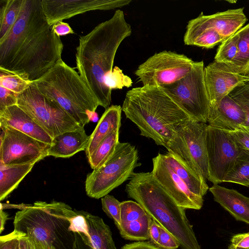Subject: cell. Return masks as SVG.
Instances as JSON below:
<instances>
[{
    "mask_svg": "<svg viewBox=\"0 0 249 249\" xmlns=\"http://www.w3.org/2000/svg\"><path fill=\"white\" fill-rule=\"evenodd\" d=\"M63 47L46 20L41 0H23L17 21L0 40V68L32 82L62 59Z\"/></svg>",
    "mask_w": 249,
    "mask_h": 249,
    "instance_id": "1",
    "label": "cell"
},
{
    "mask_svg": "<svg viewBox=\"0 0 249 249\" xmlns=\"http://www.w3.org/2000/svg\"><path fill=\"white\" fill-rule=\"evenodd\" d=\"M132 28L123 11L116 10L112 17L81 36L76 47V69L99 106L107 108L111 91L104 83L112 71L115 56L123 41L131 36Z\"/></svg>",
    "mask_w": 249,
    "mask_h": 249,
    "instance_id": "2",
    "label": "cell"
},
{
    "mask_svg": "<svg viewBox=\"0 0 249 249\" xmlns=\"http://www.w3.org/2000/svg\"><path fill=\"white\" fill-rule=\"evenodd\" d=\"M140 135L165 147L191 120L159 86H142L128 90L122 107Z\"/></svg>",
    "mask_w": 249,
    "mask_h": 249,
    "instance_id": "3",
    "label": "cell"
},
{
    "mask_svg": "<svg viewBox=\"0 0 249 249\" xmlns=\"http://www.w3.org/2000/svg\"><path fill=\"white\" fill-rule=\"evenodd\" d=\"M125 191L128 197L140 204L152 219L176 239L182 249H201L185 209L178 205L151 172L135 173Z\"/></svg>",
    "mask_w": 249,
    "mask_h": 249,
    "instance_id": "4",
    "label": "cell"
},
{
    "mask_svg": "<svg viewBox=\"0 0 249 249\" xmlns=\"http://www.w3.org/2000/svg\"><path fill=\"white\" fill-rule=\"evenodd\" d=\"M31 83L41 94L58 104L82 127L89 123L99 106L80 74L62 59Z\"/></svg>",
    "mask_w": 249,
    "mask_h": 249,
    "instance_id": "5",
    "label": "cell"
},
{
    "mask_svg": "<svg viewBox=\"0 0 249 249\" xmlns=\"http://www.w3.org/2000/svg\"><path fill=\"white\" fill-rule=\"evenodd\" d=\"M75 213L64 202L37 201L16 213L14 230L32 232L47 249H73L74 237L69 227Z\"/></svg>",
    "mask_w": 249,
    "mask_h": 249,
    "instance_id": "6",
    "label": "cell"
},
{
    "mask_svg": "<svg viewBox=\"0 0 249 249\" xmlns=\"http://www.w3.org/2000/svg\"><path fill=\"white\" fill-rule=\"evenodd\" d=\"M138 160V151L135 146L128 142H120L107 162L88 174L85 183L87 195L95 199L108 195L131 178L134 169L141 165Z\"/></svg>",
    "mask_w": 249,
    "mask_h": 249,
    "instance_id": "7",
    "label": "cell"
},
{
    "mask_svg": "<svg viewBox=\"0 0 249 249\" xmlns=\"http://www.w3.org/2000/svg\"><path fill=\"white\" fill-rule=\"evenodd\" d=\"M17 105L53 139L81 127L58 104L41 94L31 83L18 94Z\"/></svg>",
    "mask_w": 249,
    "mask_h": 249,
    "instance_id": "8",
    "label": "cell"
},
{
    "mask_svg": "<svg viewBox=\"0 0 249 249\" xmlns=\"http://www.w3.org/2000/svg\"><path fill=\"white\" fill-rule=\"evenodd\" d=\"M203 61H195L192 71L179 80L160 86L191 120L207 123L210 102L204 77Z\"/></svg>",
    "mask_w": 249,
    "mask_h": 249,
    "instance_id": "9",
    "label": "cell"
},
{
    "mask_svg": "<svg viewBox=\"0 0 249 249\" xmlns=\"http://www.w3.org/2000/svg\"><path fill=\"white\" fill-rule=\"evenodd\" d=\"M206 123L190 120L165 147L205 179L208 177Z\"/></svg>",
    "mask_w": 249,
    "mask_h": 249,
    "instance_id": "10",
    "label": "cell"
},
{
    "mask_svg": "<svg viewBox=\"0 0 249 249\" xmlns=\"http://www.w3.org/2000/svg\"><path fill=\"white\" fill-rule=\"evenodd\" d=\"M195 61L172 51L156 53L140 65L135 74L142 86H162L174 83L193 69Z\"/></svg>",
    "mask_w": 249,
    "mask_h": 249,
    "instance_id": "11",
    "label": "cell"
},
{
    "mask_svg": "<svg viewBox=\"0 0 249 249\" xmlns=\"http://www.w3.org/2000/svg\"><path fill=\"white\" fill-rule=\"evenodd\" d=\"M0 164L37 162L48 156L51 145L8 126H0Z\"/></svg>",
    "mask_w": 249,
    "mask_h": 249,
    "instance_id": "12",
    "label": "cell"
},
{
    "mask_svg": "<svg viewBox=\"0 0 249 249\" xmlns=\"http://www.w3.org/2000/svg\"><path fill=\"white\" fill-rule=\"evenodd\" d=\"M206 144L208 160V180L213 185L223 180L233 161L240 153V148L231 133L208 125Z\"/></svg>",
    "mask_w": 249,
    "mask_h": 249,
    "instance_id": "13",
    "label": "cell"
},
{
    "mask_svg": "<svg viewBox=\"0 0 249 249\" xmlns=\"http://www.w3.org/2000/svg\"><path fill=\"white\" fill-rule=\"evenodd\" d=\"M132 0H41L48 24L52 27L59 21L94 10H108L126 6Z\"/></svg>",
    "mask_w": 249,
    "mask_h": 249,
    "instance_id": "14",
    "label": "cell"
},
{
    "mask_svg": "<svg viewBox=\"0 0 249 249\" xmlns=\"http://www.w3.org/2000/svg\"><path fill=\"white\" fill-rule=\"evenodd\" d=\"M151 172L156 180L163 188L179 206L185 209L200 210L203 198L192 193L159 153L152 159Z\"/></svg>",
    "mask_w": 249,
    "mask_h": 249,
    "instance_id": "15",
    "label": "cell"
},
{
    "mask_svg": "<svg viewBox=\"0 0 249 249\" xmlns=\"http://www.w3.org/2000/svg\"><path fill=\"white\" fill-rule=\"evenodd\" d=\"M210 106L218 103L240 85L248 82L247 75L237 73L230 66L213 61L204 69Z\"/></svg>",
    "mask_w": 249,
    "mask_h": 249,
    "instance_id": "16",
    "label": "cell"
},
{
    "mask_svg": "<svg viewBox=\"0 0 249 249\" xmlns=\"http://www.w3.org/2000/svg\"><path fill=\"white\" fill-rule=\"evenodd\" d=\"M87 225L72 232L73 249H116L109 226L103 219L84 211Z\"/></svg>",
    "mask_w": 249,
    "mask_h": 249,
    "instance_id": "17",
    "label": "cell"
},
{
    "mask_svg": "<svg viewBox=\"0 0 249 249\" xmlns=\"http://www.w3.org/2000/svg\"><path fill=\"white\" fill-rule=\"evenodd\" d=\"M244 9H229L210 15H204L202 12L189 20L186 27L213 29L225 40L235 34L247 21Z\"/></svg>",
    "mask_w": 249,
    "mask_h": 249,
    "instance_id": "18",
    "label": "cell"
},
{
    "mask_svg": "<svg viewBox=\"0 0 249 249\" xmlns=\"http://www.w3.org/2000/svg\"><path fill=\"white\" fill-rule=\"evenodd\" d=\"M152 219L136 201H124L121 203V235L125 239L142 241L149 239V229Z\"/></svg>",
    "mask_w": 249,
    "mask_h": 249,
    "instance_id": "19",
    "label": "cell"
},
{
    "mask_svg": "<svg viewBox=\"0 0 249 249\" xmlns=\"http://www.w3.org/2000/svg\"><path fill=\"white\" fill-rule=\"evenodd\" d=\"M245 121L242 108L228 95L210 106L207 123L212 127L233 132L245 126Z\"/></svg>",
    "mask_w": 249,
    "mask_h": 249,
    "instance_id": "20",
    "label": "cell"
},
{
    "mask_svg": "<svg viewBox=\"0 0 249 249\" xmlns=\"http://www.w3.org/2000/svg\"><path fill=\"white\" fill-rule=\"evenodd\" d=\"M0 126H8L51 145L53 138L19 107L15 105L0 111Z\"/></svg>",
    "mask_w": 249,
    "mask_h": 249,
    "instance_id": "21",
    "label": "cell"
},
{
    "mask_svg": "<svg viewBox=\"0 0 249 249\" xmlns=\"http://www.w3.org/2000/svg\"><path fill=\"white\" fill-rule=\"evenodd\" d=\"M214 201L219 203L235 220L249 224V197L236 190L219 185L209 189Z\"/></svg>",
    "mask_w": 249,
    "mask_h": 249,
    "instance_id": "22",
    "label": "cell"
},
{
    "mask_svg": "<svg viewBox=\"0 0 249 249\" xmlns=\"http://www.w3.org/2000/svg\"><path fill=\"white\" fill-rule=\"evenodd\" d=\"M89 138L84 127L59 135L53 139L48 151V156L62 158L71 157L79 152L85 151Z\"/></svg>",
    "mask_w": 249,
    "mask_h": 249,
    "instance_id": "23",
    "label": "cell"
},
{
    "mask_svg": "<svg viewBox=\"0 0 249 249\" xmlns=\"http://www.w3.org/2000/svg\"><path fill=\"white\" fill-rule=\"evenodd\" d=\"M122 111V107L119 105H112L106 109L89 136L85 151L87 158L108 135L114 130H120Z\"/></svg>",
    "mask_w": 249,
    "mask_h": 249,
    "instance_id": "24",
    "label": "cell"
},
{
    "mask_svg": "<svg viewBox=\"0 0 249 249\" xmlns=\"http://www.w3.org/2000/svg\"><path fill=\"white\" fill-rule=\"evenodd\" d=\"M163 157L172 170L189 190L196 196L203 198L209 189L203 177L174 154L167 152L166 154H163Z\"/></svg>",
    "mask_w": 249,
    "mask_h": 249,
    "instance_id": "25",
    "label": "cell"
},
{
    "mask_svg": "<svg viewBox=\"0 0 249 249\" xmlns=\"http://www.w3.org/2000/svg\"><path fill=\"white\" fill-rule=\"evenodd\" d=\"M36 162L20 165L0 164V200L5 199L17 188Z\"/></svg>",
    "mask_w": 249,
    "mask_h": 249,
    "instance_id": "26",
    "label": "cell"
},
{
    "mask_svg": "<svg viewBox=\"0 0 249 249\" xmlns=\"http://www.w3.org/2000/svg\"><path fill=\"white\" fill-rule=\"evenodd\" d=\"M225 39L212 29H200L186 27L183 37L184 44L211 49L221 43Z\"/></svg>",
    "mask_w": 249,
    "mask_h": 249,
    "instance_id": "27",
    "label": "cell"
},
{
    "mask_svg": "<svg viewBox=\"0 0 249 249\" xmlns=\"http://www.w3.org/2000/svg\"><path fill=\"white\" fill-rule=\"evenodd\" d=\"M119 142V129L114 130L102 141L87 158L91 168L94 170L104 165L113 154Z\"/></svg>",
    "mask_w": 249,
    "mask_h": 249,
    "instance_id": "28",
    "label": "cell"
},
{
    "mask_svg": "<svg viewBox=\"0 0 249 249\" xmlns=\"http://www.w3.org/2000/svg\"><path fill=\"white\" fill-rule=\"evenodd\" d=\"M237 52L230 66L237 73L249 74V23L238 31Z\"/></svg>",
    "mask_w": 249,
    "mask_h": 249,
    "instance_id": "29",
    "label": "cell"
},
{
    "mask_svg": "<svg viewBox=\"0 0 249 249\" xmlns=\"http://www.w3.org/2000/svg\"><path fill=\"white\" fill-rule=\"evenodd\" d=\"M223 182L249 186V150L241 149L228 170Z\"/></svg>",
    "mask_w": 249,
    "mask_h": 249,
    "instance_id": "30",
    "label": "cell"
},
{
    "mask_svg": "<svg viewBox=\"0 0 249 249\" xmlns=\"http://www.w3.org/2000/svg\"><path fill=\"white\" fill-rule=\"evenodd\" d=\"M23 0H1L0 40L10 31L20 14Z\"/></svg>",
    "mask_w": 249,
    "mask_h": 249,
    "instance_id": "31",
    "label": "cell"
},
{
    "mask_svg": "<svg viewBox=\"0 0 249 249\" xmlns=\"http://www.w3.org/2000/svg\"><path fill=\"white\" fill-rule=\"evenodd\" d=\"M238 39L239 34L237 31L222 42L217 50L214 61L231 65L237 53Z\"/></svg>",
    "mask_w": 249,
    "mask_h": 249,
    "instance_id": "32",
    "label": "cell"
},
{
    "mask_svg": "<svg viewBox=\"0 0 249 249\" xmlns=\"http://www.w3.org/2000/svg\"><path fill=\"white\" fill-rule=\"evenodd\" d=\"M31 83L16 73L0 68V86L19 94L25 90Z\"/></svg>",
    "mask_w": 249,
    "mask_h": 249,
    "instance_id": "33",
    "label": "cell"
},
{
    "mask_svg": "<svg viewBox=\"0 0 249 249\" xmlns=\"http://www.w3.org/2000/svg\"><path fill=\"white\" fill-rule=\"evenodd\" d=\"M104 83L107 88L112 90L121 89L124 87L129 88L132 86V81L130 77L123 73L120 68L115 66L112 71L106 75Z\"/></svg>",
    "mask_w": 249,
    "mask_h": 249,
    "instance_id": "34",
    "label": "cell"
},
{
    "mask_svg": "<svg viewBox=\"0 0 249 249\" xmlns=\"http://www.w3.org/2000/svg\"><path fill=\"white\" fill-rule=\"evenodd\" d=\"M229 95L242 108L245 115V127L249 128V82L240 85Z\"/></svg>",
    "mask_w": 249,
    "mask_h": 249,
    "instance_id": "35",
    "label": "cell"
},
{
    "mask_svg": "<svg viewBox=\"0 0 249 249\" xmlns=\"http://www.w3.org/2000/svg\"><path fill=\"white\" fill-rule=\"evenodd\" d=\"M102 209L107 215L112 219L117 227L121 223V203L113 196L107 195L101 198Z\"/></svg>",
    "mask_w": 249,
    "mask_h": 249,
    "instance_id": "36",
    "label": "cell"
},
{
    "mask_svg": "<svg viewBox=\"0 0 249 249\" xmlns=\"http://www.w3.org/2000/svg\"><path fill=\"white\" fill-rule=\"evenodd\" d=\"M19 242V249H47L42 242L31 232H20L13 231Z\"/></svg>",
    "mask_w": 249,
    "mask_h": 249,
    "instance_id": "37",
    "label": "cell"
},
{
    "mask_svg": "<svg viewBox=\"0 0 249 249\" xmlns=\"http://www.w3.org/2000/svg\"><path fill=\"white\" fill-rule=\"evenodd\" d=\"M159 227L160 234L157 247L162 249H177L180 247L179 242L170 232L160 225Z\"/></svg>",
    "mask_w": 249,
    "mask_h": 249,
    "instance_id": "38",
    "label": "cell"
},
{
    "mask_svg": "<svg viewBox=\"0 0 249 249\" xmlns=\"http://www.w3.org/2000/svg\"><path fill=\"white\" fill-rule=\"evenodd\" d=\"M18 94L0 86V111L7 107L17 105Z\"/></svg>",
    "mask_w": 249,
    "mask_h": 249,
    "instance_id": "39",
    "label": "cell"
},
{
    "mask_svg": "<svg viewBox=\"0 0 249 249\" xmlns=\"http://www.w3.org/2000/svg\"><path fill=\"white\" fill-rule=\"evenodd\" d=\"M230 132L240 148L249 150V128L243 126Z\"/></svg>",
    "mask_w": 249,
    "mask_h": 249,
    "instance_id": "40",
    "label": "cell"
},
{
    "mask_svg": "<svg viewBox=\"0 0 249 249\" xmlns=\"http://www.w3.org/2000/svg\"><path fill=\"white\" fill-rule=\"evenodd\" d=\"M0 249H19L18 238L13 231L0 237Z\"/></svg>",
    "mask_w": 249,
    "mask_h": 249,
    "instance_id": "41",
    "label": "cell"
},
{
    "mask_svg": "<svg viewBox=\"0 0 249 249\" xmlns=\"http://www.w3.org/2000/svg\"><path fill=\"white\" fill-rule=\"evenodd\" d=\"M231 242V244L234 246L249 249V232L234 235Z\"/></svg>",
    "mask_w": 249,
    "mask_h": 249,
    "instance_id": "42",
    "label": "cell"
},
{
    "mask_svg": "<svg viewBox=\"0 0 249 249\" xmlns=\"http://www.w3.org/2000/svg\"><path fill=\"white\" fill-rule=\"evenodd\" d=\"M53 31L58 36L74 34V31L68 23L59 21L52 27Z\"/></svg>",
    "mask_w": 249,
    "mask_h": 249,
    "instance_id": "43",
    "label": "cell"
},
{
    "mask_svg": "<svg viewBox=\"0 0 249 249\" xmlns=\"http://www.w3.org/2000/svg\"><path fill=\"white\" fill-rule=\"evenodd\" d=\"M121 249H162L149 242L138 241L124 245Z\"/></svg>",
    "mask_w": 249,
    "mask_h": 249,
    "instance_id": "44",
    "label": "cell"
},
{
    "mask_svg": "<svg viewBox=\"0 0 249 249\" xmlns=\"http://www.w3.org/2000/svg\"><path fill=\"white\" fill-rule=\"evenodd\" d=\"M160 231L159 224L152 219L150 224L149 229V239L157 246L159 241Z\"/></svg>",
    "mask_w": 249,
    "mask_h": 249,
    "instance_id": "45",
    "label": "cell"
},
{
    "mask_svg": "<svg viewBox=\"0 0 249 249\" xmlns=\"http://www.w3.org/2000/svg\"><path fill=\"white\" fill-rule=\"evenodd\" d=\"M8 219V214L1 208L0 209V233L4 230L5 223Z\"/></svg>",
    "mask_w": 249,
    "mask_h": 249,
    "instance_id": "46",
    "label": "cell"
},
{
    "mask_svg": "<svg viewBox=\"0 0 249 249\" xmlns=\"http://www.w3.org/2000/svg\"><path fill=\"white\" fill-rule=\"evenodd\" d=\"M228 249H244V248H242L235 247V246L232 245L231 244H230L228 247Z\"/></svg>",
    "mask_w": 249,
    "mask_h": 249,
    "instance_id": "47",
    "label": "cell"
},
{
    "mask_svg": "<svg viewBox=\"0 0 249 249\" xmlns=\"http://www.w3.org/2000/svg\"><path fill=\"white\" fill-rule=\"evenodd\" d=\"M247 78H248V82H249V74L247 75Z\"/></svg>",
    "mask_w": 249,
    "mask_h": 249,
    "instance_id": "48",
    "label": "cell"
},
{
    "mask_svg": "<svg viewBox=\"0 0 249 249\" xmlns=\"http://www.w3.org/2000/svg\"><path fill=\"white\" fill-rule=\"evenodd\" d=\"M86 222H87V221H86ZM85 224H84V225H85ZM84 225H83V226H84ZM83 226H82V227H83ZM82 227H81V228H82Z\"/></svg>",
    "mask_w": 249,
    "mask_h": 249,
    "instance_id": "49",
    "label": "cell"
}]
</instances>
